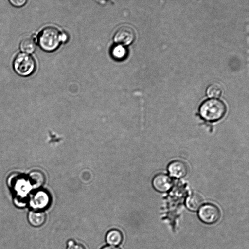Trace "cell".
I'll return each mask as SVG.
<instances>
[{"label":"cell","instance_id":"cell-13","mask_svg":"<svg viewBox=\"0 0 249 249\" xmlns=\"http://www.w3.org/2000/svg\"><path fill=\"white\" fill-rule=\"evenodd\" d=\"M20 50L25 53H32L36 49L35 38L32 36H27L22 39L20 43Z\"/></svg>","mask_w":249,"mask_h":249},{"label":"cell","instance_id":"cell-7","mask_svg":"<svg viewBox=\"0 0 249 249\" xmlns=\"http://www.w3.org/2000/svg\"><path fill=\"white\" fill-rule=\"evenodd\" d=\"M152 185L157 191L160 192H165L171 188L173 182L168 175L163 173H159L153 178Z\"/></svg>","mask_w":249,"mask_h":249},{"label":"cell","instance_id":"cell-17","mask_svg":"<svg viewBox=\"0 0 249 249\" xmlns=\"http://www.w3.org/2000/svg\"><path fill=\"white\" fill-rule=\"evenodd\" d=\"M10 3L15 6V7H21L23 6L26 2H27V0H10L9 1Z\"/></svg>","mask_w":249,"mask_h":249},{"label":"cell","instance_id":"cell-19","mask_svg":"<svg viewBox=\"0 0 249 249\" xmlns=\"http://www.w3.org/2000/svg\"><path fill=\"white\" fill-rule=\"evenodd\" d=\"M62 41H64L67 39V36L64 34H62Z\"/></svg>","mask_w":249,"mask_h":249},{"label":"cell","instance_id":"cell-2","mask_svg":"<svg viewBox=\"0 0 249 249\" xmlns=\"http://www.w3.org/2000/svg\"><path fill=\"white\" fill-rule=\"evenodd\" d=\"M62 34L53 26H48L41 30L37 35V42L41 49L52 52L57 48L62 41Z\"/></svg>","mask_w":249,"mask_h":249},{"label":"cell","instance_id":"cell-6","mask_svg":"<svg viewBox=\"0 0 249 249\" xmlns=\"http://www.w3.org/2000/svg\"><path fill=\"white\" fill-rule=\"evenodd\" d=\"M50 202L49 194L44 191H39L33 196L30 203L34 210L43 211L49 207Z\"/></svg>","mask_w":249,"mask_h":249},{"label":"cell","instance_id":"cell-16","mask_svg":"<svg viewBox=\"0 0 249 249\" xmlns=\"http://www.w3.org/2000/svg\"><path fill=\"white\" fill-rule=\"evenodd\" d=\"M66 249H86L81 244L75 242L72 239L67 241Z\"/></svg>","mask_w":249,"mask_h":249},{"label":"cell","instance_id":"cell-14","mask_svg":"<svg viewBox=\"0 0 249 249\" xmlns=\"http://www.w3.org/2000/svg\"><path fill=\"white\" fill-rule=\"evenodd\" d=\"M223 88L218 82H213L209 85L206 89V93L209 97H219L222 94Z\"/></svg>","mask_w":249,"mask_h":249},{"label":"cell","instance_id":"cell-11","mask_svg":"<svg viewBox=\"0 0 249 249\" xmlns=\"http://www.w3.org/2000/svg\"><path fill=\"white\" fill-rule=\"evenodd\" d=\"M203 199L200 195L197 193L190 194L186 198V205L191 211H196L202 206Z\"/></svg>","mask_w":249,"mask_h":249},{"label":"cell","instance_id":"cell-10","mask_svg":"<svg viewBox=\"0 0 249 249\" xmlns=\"http://www.w3.org/2000/svg\"><path fill=\"white\" fill-rule=\"evenodd\" d=\"M105 240L108 245L117 246L120 245L123 240L122 232L116 229L108 231L106 235Z\"/></svg>","mask_w":249,"mask_h":249},{"label":"cell","instance_id":"cell-5","mask_svg":"<svg viewBox=\"0 0 249 249\" xmlns=\"http://www.w3.org/2000/svg\"><path fill=\"white\" fill-rule=\"evenodd\" d=\"M135 37V33L129 26H122L116 30L114 36V41L119 44L127 45L131 43Z\"/></svg>","mask_w":249,"mask_h":249},{"label":"cell","instance_id":"cell-9","mask_svg":"<svg viewBox=\"0 0 249 249\" xmlns=\"http://www.w3.org/2000/svg\"><path fill=\"white\" fill-rule=\"evenodd\" d=\"M28 220L32 226L36 227H40L46 220V214L43 211L34 210L29 212Z\"/></svg>","mask_w":249,"mask_h":249},{"label":"cell","instance_id":"cell-1","mask_svg":"<svg viewBox=\"0 0 249 249\" xmlns=\"http://www.w3.org/2000/svg\"><path fill=\"white\" fill-rule=\"evenodd\" d=\"M226 110L225 103L221 100L214 98L204 101L199 109L201 117L210 122L218 121L223 118Z\"/></svg>","mask_w":249,"mask_h":249},{"label":"cell","instance_id":"cell-15","mask_svg":"<svg viewBox=\"0 0 249 249\" xmlns=\"http://www.w3.org/2000/svg\"><path fill=\"white\" fill-rule=\"evenodd\" d=\"M125 54V49L121 45L116 46L113 49L112 55L117 59H122Z\"/></svg>","mask_w":249,"mask_h":249},{"label":"cell","instance_id":"cell-4","mask_svg":"<svg viewBox=\"0 0 249 249\" xmlns=\"http://www.w3.org/2000/svg\"><path fill=\"white\" fill-rule=\"evenodd\" d=\"M198 216L203 223L208 225L213 224L220 219L221 212L215 205L207 203L199 208Z\"/></svg>","mask_w":249,"mask_h":249},{"label":"cell","instance_id":"cell-8","mask_svg":"<svg viewBox=\"0 0 249 249\" xmlns=\"http://www.w3.org/2000/svg\"><path fill=\"white\" fill-rule=\"evenodd\" d=\"M187 165L183 161L176 160L170 163L168 170L170 175L176 178L185 177L188 173Z\"/></svg>","mask_w":249,"mask_h":249},{"label":"cell","instance_id":"cell-3","mask_svg":"<svg viewBox=\"0 0 249 249\" xmlns=\"http://www.w3.org/2000/svg\"><path fill=\"white\" fill-rule=\"evenodd\" d=\"M36 62L34 57L24 53H18L13 62V68L15 72L22 77L32 75L36 69Z\"/></svg>","mask_w":249,"mask_h":249},{"label":"cell","instance_id":"cell-12","mask_svg":"<svg viewBox=\"0 0 249 249\" xmlns=\"http://www.w3.org/2000/svg\"><path fill=\"white\" fill-rule=\"evenodd\" d=\"M29 180L32 186L34 188H38L44 184L45 177L43 173L38 170H34L29 174Z\"/></svg>","mask_w":249,"mask_h":249},{"label":"cell","instance_id":"cell-18","mask_svg":"<svg viewBox=\"0 0 249 249\" xmlns=\"http://www.w3.org/2000/svg\"><path fill=\"white\" fill-rule=\"evenodd\" d=\"M101 249H121L117 246L106 245V246L103 247Z\"/></svg>","mask_w":249,"mask_h":249}]
</instances>
